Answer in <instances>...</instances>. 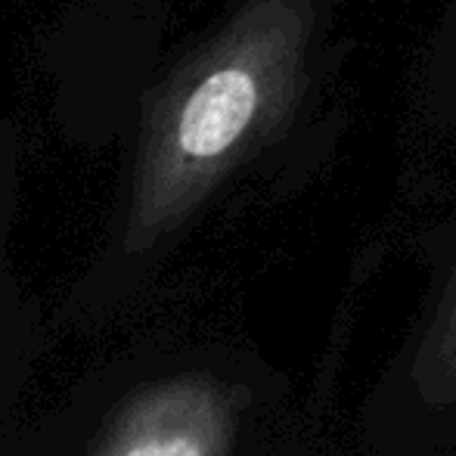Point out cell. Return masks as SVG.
<instances>
[{
    "label": "cell",
    "mask_w": 456,
    "mask_h": 456,
    "mask_svg": "<svg viewBox=\"0 0 456 456\" xmlns=\"http://www.w3.org/2000/svg\"><path fill=\"white\" fill-rule=\"evenodd\" d=\"M419 372L432 388H444L447 395H456V276L441 298L438 317L422 342Z\"/></svg>",
    "instance_id": "obj_3"
},
{
    "label": "cell",
    "mask_w": 456,
    "mask_h": 456,
    "mask_svg": "<svg viewBox=\"0 0 456 456\" xmlns=\"http://www.w3.org/2000/svg\"><path fill=\"white\" fill-rule=\"evenodd\" d=\"M314 28L311 0H246L146 91L109 265L53 317L91 323L150 292L171 242L289 125Z\"/></svg>",
    "instance_id": "obj_1"
},
{
    "label": "cell",
    "mask_w": 456,
    "mask_h": 456,
    "mask_svg": "<svg viewBox=\"0 0 456 456\" xmlns=\"http://www.w3.org/2000/svg\"><path fill=\"white\" fill-rule=\"evenodd\" d=\"M143 292L91 323L53 317L0 397V456H242L255 391Z\"/></svg>",
    "instance_id": "obj_2"
}]
</instances>
